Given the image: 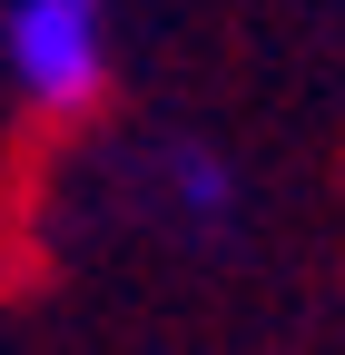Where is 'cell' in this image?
Listing matches in <instances>:
<instances>
[{"instance_id": "6da1fadb", "label": "cell", "mask_w": 345, "mask_h": 355, "mask_svg": "<svg viewBox=\"0 0 345 355\" xmlns=\"http://www.w3.org/2000/svg\"><path fill=\"white\" fill-rule=\"evenodd\" d=\"M0 60H10L30 109H89L109 89V0H10L0 10Z\"/></svg>"}, {"instance_id": "7a4b0ae2", "label": "cell", "mask_w": 345, "mask_h": 355, "mask_svg": "<svg viewBox=\"0 0 345 355\" xmlns=\"http://www.w3.org/2000/svg\"><path fill=\"white\" fill-rule=\"evenodd\" d=\"M158 188H168V207H178L188 227H227L237 168H227L218 148H197V139H168V148H158Z\"/></svg>"}]
</instances>
